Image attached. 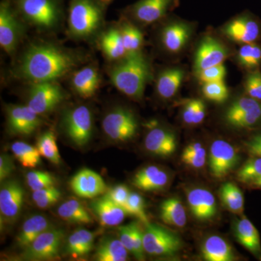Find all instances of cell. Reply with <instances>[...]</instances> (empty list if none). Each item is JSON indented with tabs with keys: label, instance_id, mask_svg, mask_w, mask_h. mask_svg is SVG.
<instances>
[{
	"label": "cell",
	"instance_id": "1",
	"mask_svg": "<svg viewBox=\"0 0 261 261\" xmlns=\"http://www.w3.org/2000/svg\"><path fill=\"white\" fill-rule=\"evenodd\" d=\"M84 51L57 43L37 41L30 43L10 70L13 79L27 82H58L87 62Z\"/></svg>",
	"mask_w": 261,
	"mask_h": 261
},
{
	"label": "cell",
	"instance_id": "2",
	"mask_svg": "<svg viewBox=\"0 0 261 261\" xmlns=\"http://www.w3.org/2000/svg\"><path fill=\"white\" fill-rule=\"evenodd\" d=\"M108 75L111 83L119 92L135 100H140L152 78V70L149 60L140 51L127 55L112 63Z\"/></svg>",
	"mask_w": 261,
	"mask_h": 261
},
{
	"label": "cell",
	"instance_id": "3",
	"mask_svg": "<svg viewBox=\"0 0 261 261\" xmlns=\"http://www.w3.org/2000/svg\"><path fill=\"white\" fill-rule=\"evenodd\" d=\"M108 6L103 0H70L67 15L69 37L84 42L99 37L105 29Z\"/></svg>",
	"mask_w": 261,
	"mask_h": 261
},
{
	"label": "cell",
	"instance_id": "4",
	"mask_svg": "<svg viewBox=\"0 0 261 261\" xmlns=\"http://www.w3.org/2000/svg\"><path fill=\"white\" fill-rule=\"evenodd\" d=\"M20 18L42 33L59 30L65 18L64 0H11Z\"/></svg>",
	"mask_w": 261,
	"mask_h": 261
},
{
	"label": "cell",
	"instance_id": "5",
	"mask_svg": "<svg viewBox=\"0 0 261 261\" xmlns=\"http://www.w3.org/2000/svg\"><path fill=\"white\" fill-rule=\"evenodd\" d=\"M27 24L20 18L11 0L0 3V46L9 56L16 54L25 37Z\"/></svg>",
	"mask_w": 261,
	"mask_h": 261
},
{
	"label": "cell",
	"instance_id": "6",
	"mask_svg": "<svg viewBox=\"0 0 261 261\" xmlns=\"http://www.w3.org/2000/svg\"><path fill=\"white\" fill-rule=\"evenodd\" d=\"M63 132L68 139L78 147L89 143L93 134V113L85 105H80L66 110L61 119Z\"/></svg>",
	"mask_w": 261,
	"mask_h": 261
},
{
	"label": "cell",
	"instance_id": "7",
	"mask_svg": "<svg viewBox=\"0 0 261 261\" xmlns=\"http://www.w3.org/2000/svg\"><path fill=\"white\" fill-rule=\"evenodd\" d=\"M27 106L39 116L50 113L66 97V93L58 82L29 84Z\"/></svg>",
	"mask_w": 261,
	"mask_h": 261
},
{
	"label": "cell",
	"instance_id": "8",
	"mask_svg": "<svg viewBox=\"0 0 261 261\" xmlns=\"http://www.w3.org/2000/svg\"><path fill=\"white\" fill-rule=\"evenodd\" d=\"M105 135L116 142H126L133 139L138 130L137 117L127 108L116 107L108 111L102 121Z\"/></svg>",
	"mask_w": 261,
	"mask_h": 261
},
{
	"label": "cell",
	"instance_id": "9",
	"mask_svg": "<svg viewBox=\"0 0 261 261\" xmlns=\"http://www.w3.org/2000/svg\"><path fill=\"white\" fill-rule=\"evenodd\" d=\"M143 244L146 253L153 256H173L182 247V241L178 234L151 223L145 225Z\"/></svg>",
	"mask_w": 261,
	"mask_h": 261
},
{
	"label": "cell",
	"instance_id": "10",
	"mask_svg": "<svg viewBox=\"0 0 261 261\" xmlns=\"http://www.w3.org/2000/svg\"><path fill=\"white\" fill-rule=\"evenodd\" d=\"M63 239L64 231L62 228H49L24 249L22 257L28 260L55 259L59 255Z\"/></svg>",
	"mask_w": 261,
	"mask_h": 261
},
{
	"label": "cell",
	"instance_id": "11",
	"mask_svg": "<svg viewBox=\"0 0 261 261\" xmlns=\"http://www.w3.org/2000/svg\"><path fill=\"white\" fill-rule=\"evenodd\" d=\"M225 121L237 128H248L261 122V102L250 97L239 98L226 110Z\"/></svg>",
	"mask_w": 261,
	"mask_h": 261
},
{
	"label": "cell",
	"instance_id": "12",
	"mask_svg": "<svg viewBox=\"0 0 261 261\" xmlns=\"http://www.w3.org/2000/svg\"><path fill=\"white\" fill-rule=\"evenodd\" d=\"M239 161V154L232 145L226 141L216 140L211 144L209 151L211 174L217 179H223L234 168Z\"/></svg>",
	"mask_w": 261,
	"mask_h": 261
},
{
	"label": "cell",
	"instance_id": "13",
	"mask_svg": "<svg viewBox=\"0 0 261 261\" xmlns=\"http://www.w3.org/2000/svg\"><path fill=\"white\" fill-rule=\"evenodd\" d=\"M25 192L17 180H5L0 189V214L1 223H15L21 214Z\"/></svg>",
	"mask_w": 261,
	"mask_h": 261
},
{
	"label": "cell",
	"instance_id": "14",
	"mask_svg": "<svg viewBox=\"0 0 261 261\" xmlns=\"http://www.w3.org/2000/svg\"><path fill=\"white\" fill-rule=\"evenodd\" d=\"M7 126L14 135H32L41 126L42 116L32 111L27 105H8L6 107Z\"/></svg>",
	"mask_w": 261,
	"mask_h": 261
},
{
	"label": "cell",
	"instance_id": "15",
	"mask_svg": "<svg viewBox=\"0 0 261 261\" xmlns=\"http://www.w3.org/2000/svg\"><path fill=\"white\" fill-rule=\"evenodd\" d=\"M174 0H139L126 10V15L138 23L149 25L159 21L172 8Z\"/></svg>",
	"mask_w": 261,
	"mask_h": 261
},
{
	"label": "cell",
	"instance_id": "16",
	"mask_svg": "<svg viewBox=\"0 0 261 261\" xmlns=\"http://www.w3.org/2000/svg\"><path fill=\"white\" fill-rule=\"evenodd\" d=\"M70 185L75 195L87 199L104 195L108 190L103 178L89 168H83L75 173L70 180Z\"/></svg>",
	"mask_w": 261,
	"mask_h": 261
},
{
	"label": "cell",
	"instance_id": "17",
	"mask_svg": "<svg viewBox=\"0 0 261 261\" xmlns=\"http://www.w3.org/2000/svg\"><path fill=\"white\" fill-rule=\"evenodd\" d=\"M228 51L222 43L214 37H206L202 39L196 51L195 68L200 71L215 65L224 64L228 57Z\"/></svg>",
	"mask_w": 261,
	"mask_h": 261
},
{
	"label": "cell",
	"instance_id": "18",
	"mask_svg": "<svg viewBox=\"0 0 261 261\" xmlns=\"http://www.w3.org/2000/svg\"><path fill=\"white\" fill-rule=\"evenodd\" d=\"M70 84L77 95L89 99L95 95L101 84V76L96 65L89 64L77 68L71 73Z\"/></svg>",
	"mask_w": 261,
	"mask_h": 261
},
{
	"label": "cell",
	"instance_id": "19",
	"mask_svg": "<svg viewBox=\"0 0 261 261\" xmlns=\"http://www.w3.org/2000/svg\"><path fill=\"white\" fill-rule=\"evenodd\" d=\"M187 200L192 214L199 221H211L217 214L216 197L205 188L195 187L189 190Z\"/></svg>",
	"mask_w": 261,
	"mask_h": 261
},
{
	"label": "cell",
	"instance_id": "20",
	"mask_svg": "<svg viewBox=\"0 0 261 261\" xmlns=\"http://www.w3.org/2000/svg\"><path fill=\"white\" fill-rule=\"evenodd\" d=\"M146 150L159 157L172 155L177 147L176 136L172 132L161 127H152L145 139Z\"/></svg>",
	"mask_w": 261,
	"mask_h": 261
},
{
	"label": "cell",
	"instance_id": "21",
	"mask_svg": "<svg viewBox=\"0 0 261 261\" xmlns=\"http://www.w3.org/2000/svg\"><path fill=\"white\" fill-rule=\"evenodd\" d=\"M90 207L100 224L104 226H118L128 215L123 207L113 202L106 194L94 198L91 202Z\"/></svg>",
	"mask_w": 261,
	"mask_h": 261
},
{
	"label": "cell",
	"instance_id": "22",
	"mask_svg": "<svg viewBox=\"0 0 261 261\" xmlns=\"http://www.w3.org/2000/svg\"><path fill=\"white\" fill-rule=\"evenodd\" d=\"M97 39L102 54L111 63L120 61L127 56L118 25L105 29Z\"/></svg>",
	"mask_w": 261,
	"mask_h": 261
},
{
	"label": "cell",
	"instance_id": "23",
	"mask_svg": "<svg viewBox=\"0 0 261 261\" xmlns=\"http://www.w3.org/2000/svg\"><path fill=\"white\" fill-rule=\"evenodd\" d=\"M260 27L256 21L247 17L233 20L226 25L224 32L231 40L242 44H250L260 35Z\"/></svg>",
	"mask_w": 261,
	"mask_h": 261
},
{
	"label": "cell",
	"instance_id": "24",
	"mask_svg": "<svg viewBox=\"0 0 261 261\" xmlns=\"http://www.w3.org/2000/svg\"><path fill=\"white\" fill-rule=\"evenodd\" d=\"M169 181L168 173L155 166L142 168L134 176L132 184L139 190L155 192L163 190Z\"/></svg>",
	"mask_w": 261,
	"mask_h": 261
},
{
	"label": "cell",
	"instance_id": "25",
	"mask_svg": "<svg viewBox=\"0 0 261 261\" xmlns=\"http://www.w3.org/2000/svg\"><path fill=\"white\" fill-rule=\"evenodd\" d=\"M191 30L184 23L173 22L162 29L161 41L163 48L169 53H178L186 45Z\"/></svg>",
	"mask_w": 261,
	"mask_h": 261
},
{
	"label": "cell",
	"instance_id": "26",
	"mask_svg": "<svg viewBox=\"0 0 261 261\" xmlns=\"http://www.w3.org/2000/svg\"><path fill=\"white\" fill-rule=\"evenodd\" d=\"M201 255L207 261H233L237 258L231 245L218 235H212L204 240Z\"/></svg>",
	"mask_w": 261,
	"mask_h": 261
},
{
	"label": "cell",
	"instance_id": "27",
	"mask_svg": "<svg viewBox=\"0 0 261 261\" xmlns=\"http://www.w3.org/2000/svg\"><path fill=\"white\" fill-rule=\"evenodd\" d=\"M234 234L240 245L257 257L261 256L260 234L256 227L246 217L238 219L234 224Z\"/></svg>",
	"mask_w": 261,
	"mask_h": 261
},
{
	"label": "cell",
	"instance_id": "28",
	"mask_svg": "<svg viewBox=\"0 0 261 261\" xmlns=\"http://www.w3.org/2000/svg\"><path fill=\"white\" fill-rule=\"evenodd\" d=\"M53 227L50 221L43 215H34L24 221L17 236L16 242L20 248H27L41 233Z\"/></svg>",
	"mask_w": 261,
	"mask_h": 261
},
{
	"label": "cell",
	"instance_id": "29",
	"mask_svg": "<svg viewBox=\"0 0 261 261\" xmlns=\"http://www.w3.org/2000/svg\"><path fill=\"white\" fill-rule=\"evenodd\" d=\"M185 78V72L178 68H168L161 72L156 80L158 95L163 99H171L177 93Z\"/></svg>",
	"mask_w": 261,
	"mask_h": 261
},
{
	"label": "cell",
	"instance_id": "30",
	"mask_svg": "<svg viewBox=\"0 0 261 261\" xmlns=\"http://www.w3.org/2000/svg\"><path fill=\"white\" fill-rule=\"evenodd\" d=\"M160 217L163 223L174 227L183 228L187 224L186 209L178 197L163 201L160 206Z\"/></svg>",
	"mask_w": 261,
	"mask_h": 261
},
{
	"label": "cell",
	"instance_id": "31",
	"mask_svg": "<svg viewBox=\"0 0 261 261\" xmlns=\"http://www.w3.org/2000/svg\"><path fill=\"white\" fill-rule=\"evenodd\" d=\"M95 234L84 228H80L72 233L68 239L66 252L74 258L87 256L94 247Z\"/></svg>",
	"mask_w": 261,
	"mask_h": 261
},
{
	"label": "cell",
	"instance_id": "32",
	"mask_svg": "<svg viewBox=\"0 0 261 261\" xmlns=\"http://www.w3.org/2000/svg\"><path fill=\"white\" fill-rule=\"evenodd\" d=\"M58 214L62 219L75 224H90L93 223L92 216L80 200L70 198L59 206Z\"/></svg>",
	"mask_w": 261,
	"mask_h": 261
},
{
	"label": "cell",
	"instance_id": "33",
	"mask_svg": "<svg viewBox=\"0 0 261 261\" xmlns=\"http://www.w3.org/2000/svg\"><path fill=\"white\" fill-rule=\"evenodd\" d=\"M129 252L121 243L115 238H106L97 246L95 259L98 261H125Z\"/></svg>",
	"mask_w": 261,
	"mask_h": 261
},
{
	"label": "cell",
	"instance_id": "34",
	"mask_svg": "<svg viewBox=\"0 0 261 261\" xmlns=\"http://www.w3.org/2000/svg\"><path fill=\"white\" fill-rule=\"evenodd\" d=\"M118 27L121 31L127 55L142 51L141 49L144 44V35L140 29L126 18L121 20Z\"/></svg>",
	"mask_w": 261,
	"mask_h": 261
},
{
	"label": "cell",
	"instance_id": "35",
	"mask_svg": "<svg viewBox=\"0 0 261 261\" xmlns=\"http://www.w3.org/2000/svg\"><path fill=\"white\" fill-rule=\"evenodd\" d=\"M219 195L227 210L235 214H243L245 204L243 193L235 184L226 182L220 188Z\"/></svg>",
	"mask_w": 261,
	"mask_h": 261
},
{
	"label": "cell",
	"instance_id": "36",
	"mask_svg": "<svg viewBox=\"0 0 261 261\" xmlns=\"http://www.w3.org/2000/svg\"><path fill=\"white\" fill-rule=\"evenodd\" d=\"M11 150L23 167L35 168L41 163V154L37 147L29 144L17 141L11 145Z\"/></svg>",
	"mask_w": 261,
	"mask_h": 261
},
{
	"label": "cell",
	"instance_id": "37",
	"mask_svg": "<svg viewBox=\"0 0 261 261\" xmlns=\"http://www.w3.org/2000/svg\"><path fill=\"white\" fill-rule=\"evenodd\" d=\"M37 147L41 156L55 165H60L61 157L58 150L56 137L51 130H47L40 135L37 140Z\"/></svg>",
	"mask_w": 261,
	"mask_h": 261
},
{
	"label": "cell",
	"instance_id": "38",
	"mask_svg": "<svg viewBox=\"0 0 261 261\" xmlns=\"http://www.w3.org/2000/svg\"><path fill=\"white\" fill-rule=\"evenodd\" d=\"M181 159L182 162L190 168L200 169L205 166L207 152L205 147L200 142H192L184 149Z\"/></svg>",
	"mask_w": 261,
	"mask_h": 261
},
{
	"label": "cell",
	"instance_id": "39",
	"mask_svg": "<svg viewBox=\"0 0 261 261\" xmlns=\"http://www.w3.org/2000/svg\"><path fill=\"white\" fill-rule=\"evenodd\" d=\"M238 59L244 68L255 69L261 63V47L255 43L244 44L238 51Z\"/></svg>",
	"mask_w": 261,
	"mask_h": 261
},
{
	"label": "cell",
	"instance_id": "40",
	"mask_svg": "<svg viewBox=\"0 0 261 261\" xmlns=\"http://www.w3.org/2000/svg\"><path fill=\"white\" fill-rule=\"evenodd\" d=\"M261 177V157L251 156L237 173L238 181L250 185Z\"/></svg>",
	"mask_w": 261,
	"mask_h": 261
},
{
	"label": "cell",
	"instance_id": "41",
	"mask_svg": "<svg viewBox=\"0 0 261 261\" xmlns=\"http://www.w3.org/2000/svg\"><path fill=\"white\" fill-rule=\"evenodd\" d=\"M202 92L206 99L215 103L226 102L229 95L224 81L202 84Z\"/></svg>",
	"mask_w": 261,
	"mask_h": 261
},
{
	"label": "cell",
	"instance_id": "42",
	"mask_svg": "<svg viewBox=\"0 0 261 261\" xmlns=\"http://www.w3.org/2000/svg\"><path fill=\"white\" fill-rule=\"evenodd\" d=\"M126 210L129 216H135L142 224H149L148 217L146 214L145 200L140 194L135 192H130Z\"/></svg>",
	"mask_w": 261,
	"mask_h": 261
},
{
	"label": "cell",
	"instance_id": "43",
	"mask_svg": "<svg viewBox=\"0 0 261 261\" xmlns=\"http://www.w3.org/2000/svg\"><path fill=\"white\" fill-rule=\"evenodd\" d=\"M27 185L33 192L56 186V178L47 171H32L25 176Z\"/></svg>",
	"mask_w": 261,
	"mask_h": 261
},
{
	"label": "cell",
	"instance_id": "44",
	"mask_svg": "<svg viewBox=\"0 0 261 261\" xmlns=\"http://www.w3.org/2000/svg\"><path fill=\"white\" fill-rule=\"evenodd\" d=\"M197 78L201 84L211 82H224L226 75V67L224 64L215 65L197 72Z\"/></svg>",
	"mask_w": 261,
	"mask_h": 261
},
{
	"label": "cell",
	"instance_id": "45",
	"mask_svg": "<svg viewBox=\"0 0 261 261\" xmlns=\"http://www.w3.org/2000/svg\"><path fill=\"white\" fill-rule=\"evenodd\" d=\"M245 92L248 97L261 102V73L254 71L249 73L244 84Z\"/></svg>",
	"mask_w": 261,
	"mask_h": 261
},
{
	"label": "cell",
	"instance_id": "46",
	"mask_svg": "<svg viewBox=\"0 0 261 261\" xmlns=\"http://www.w3.org/2000/svg\"><path fill=\"white\" fill-rule=\"evenodd\" d=\"M133 231L134 253L133 255L139 260H145V248L143 244L144 231L137 222H132Z\"/></svg>",
	"mask_w": 261,
	"mask_h": 261
},
{
	"label": "cell",
	"instance_id": "47",
	"mask_svg": "<svg viewBox=\"0 0 261 261\" xmlns=\"http://www.w3.org/2000/svg\"><path fill=\"white\" fill-rule=\"evenodd\" d=\"M130 192L126 185H118L108 190L106 195L108 196L113 202L121 206L126 210L127 201H128Z\"/></svg>",
	"mask_w": 261,
	"mask_h": 261
},
{
	"label": "cell",
	"instance_id": "48",
	"mask_svg": "<svg viewBox=\"0 0 261 261\" xmlns=\"http://www.w3.org/2000/svg\"><path fill=\"white\" fill-rule=\"evenodd\" d=\"M199 102H200L199 99H189L185 103L183 112H182V119L187 124L195 125V120Z\"/></svg>",
	"mask_w": 261,
	"mask_h": 261
},
{
	"label": "cell",
	"instance_id": "49",
	"mask_svg": "<svg viewBox=\"0 0 261 261\" xmlns=\"http://www.w3.org/2000/svg\"><path fill=\"white\" fill-rule=\"evenodd\" d=\"M15 170L13 160L8 154L3 153L0 155V181L3 182L10 177Z\"/></svg>",
	"mask_w": 261,
	"mask_h": 261
},
{
	"label": "cell",
	"instance_id": "50",
	"mask_svg": "<svg viewBox=\"0 0 261 261\" xmlns=\"http://www.w3.org/2000/svg\"><path fill=\"white\" fill-rule=\"evenodd\" d=\"M119 231L120 240L126 247L127 250L133 255L134 242L133 231H132V223L129 224L121 226L118 228Z\"/></svg>",
	"mask_w": 261,
	"mask_h": 261
},
{
	"label": "cell",
	"instance_id": "51",
	"mask_svg": "<svg viewBox=\"0 0 261 261\" xmlns=\"http://www.w3.org/2000/svg\"><path fill=\"white\" fill-rule=\"evenodd\" d=\"M246 149L250 156L261 157V133L253 136L246 143Z\"/></svg>",
	"mask_w": 261,
	"mask_h": 261
},
{
	"label": "cell",
	"instance_id": "52",
	"mask_svg": "<svg viewBox=\"0 0 261 261\" xmlns=\"http://www.w3.org/2000/svg\"><path fill=\"white\" fill-rule=\"evenodd\" d=\"M61 197V192H58V193L54 194L48 197H44V198L39 199L34 201L36 205L39 208L46 209L49 208L58 202Z\"/></svg>",
	"mask_w": 261,
	"mask_h": 261
},
{
	"label": "cell",
	"instance_id": "53",
	"mask_svg": "<svg viewBox=\"0 0 261 261\" xmlns=\"http://www.w3.org/2000/svg\"><path fill=\"white\" fill-rule=\"evenodd\" d=\"M250 185L252 187L261 189V177L257 178L255 181H252V183L250 184Z\"/></svg>",
	"mask_w": 261,
	"mask_h": 261
},
{
	"label": "cell",
	"instance_id": "54",
	"mask_svg": "<svg viewBox=\"0 0 261 261\" xmlns=\"http://www.w3.org/2000/svg\"><path fill=\"white\" fill-rule=\"evenodd\" d=\"M103 1L105 2V3H106L107 5L111 4L112 2H113V0H103Z\"/></svg>",
	"mask_w": 261,
	"mask_h": 261
}]
</instances>
